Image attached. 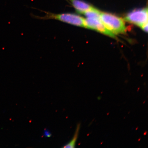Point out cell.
Wrapping results in <instances>:
<instances>
[{
	"mask_svg": "<svg viewBox=\"0 0 148 148\" xmlns=\"http://www.w3.org/2000/svg\"><path fill=\"white\" fill-rule=\"evenodd\" d=\"M101 12L97 9L93 8L86 12L84 14L87 18H97L100 19Z\"/></svg>",
	"mask_w": 148,
	"mask_h": 148,
	"instance_id": "7",
	"label": "cell"
},
{
	"mask_svg": "<svg viewBox=\"0 0 148 148\" xmlns=\"http://www.w3.org/2000/svg\"><path fill=\"white\" fill-rule=\"evenodd\" d=\"M44 135L47 138L50 137L51 136V133L47 129H46L44 130Z\"/></svg>",
	"mask_w": 148,
	"mask_h": 148,
	"instance_id": "8",
	"label": "cell"
},
{
	"mask_svg": "<svg viewBox=\"0 0 148 148\" xmlns=\"http://www.w3.org/2000/svg\"><path fill=\"white\" fill-rule=\"evenodd\" d=\"M44 12L45 14L44 16H37L36 17L42 20H57L70 25L85 27V18L78 15L69 13L55 14L50 12Z\"/></svg>",
	"mask_w": 148,
	"mask_h": 148,
	"instance_id": "1",
	"label": "cell"
},
{
	"mask_svg": "<svg viewBox=\"0 0 148 148\" xmlns=\"http://www.w3.org/2000/svg\"><path fill=\"white\" fill-rule=\"evenodd\" d=\"M125 20L142 28L148 24L147 8L136 9L130 12L125 16Z\"/></svg>",
	"mask_w": 148,
	"mask_h": 148,
	"instance_id": "3",
	"label": "cell"
},
{
	"mask_svg": "<svg viewBox=\"0 0 148 148\" xmlns=\"http://www.w3.org/2000/svg\"><path fill=\"white\" fill-rule=\"evenodd\" d=\"M85 27L94 29L112 38H116L115 35L107 28L99 18H87L85 19Z\"/></svg>",
	"mask_w": 148,
	"mask_h": 148,
	"instance_id": "4",
	"label": "cell"
},
{
	"mask_svg": "<svg viewBox=\"0 0 148 148\" xmlns=\"http://www.w3.org/2000/svg\"><path fill=\"white\" fill-rule=\"evenodd\" d=\"M81 126L80 123H78L77 125L76 129L74 134L73 138L72 139L71 141L69 143L64 145L63 147L64 148H74L75 147L76 142L77 141V138L79 132V130H80Z\"/></svg>",
	"mask_w": 148,
	"mask_h": 148,
	"instance_id": "6",
	"label": "cell"
},
{
	"mask_svg": "<svg viewBox=\"0 0 148 148\" xmlns=\"http://www.w3.org/2000/svg\"><path fill=\"white\" fill-rule=\"evenodd\" d=\"M70 2L77 12L84 14L85 12L93 8L88 3L81 0H66Z\"/></svg>",
	"mask_w": 148,
	"mask_h": 148,
	"instance_id": "5",
	"label": "cell"
},
{
	"mask_svg": "<svg viewBox=\"0 0 148 148\" xmlns=\"http://www.w3.org/2000/svg\"><path fill=\"white\" fill-rule=\"evenodd\" d=\"M101 21L107 29L114 34L124 33L126 31L123 20L113 14L101 12Z\"/></svg>",
	"mask_w": 148,
	"mask_h": 148,
	"instance_id": "2",
	"label": "cell"
}]
</instances>
